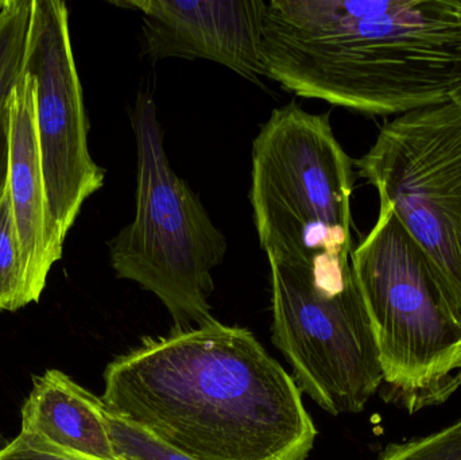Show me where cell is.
<instances>
[{
  "instance_id": "8fae6325",
  "label": "cell",
  "mask_w": 461,
  "mask_h": 460,
  "mask_svg": "<svg viewBox=\"0 0 461 460\" xmlns=\"http://www.w3.org/2000/svg\"><path fill=\"white\" fill-rule=\"evenodd\" d=\"M100 397L57 369L32 378L22 407L21 434L51 453L75 460H121L111 442Z\"/></svg>"
},
{
  "instance_id": "3957f363",
  "label": "cell",
  "mask_w": 461,
  "mask_h": 460,
  "mask_svg": "<svg viewBox=\"0 0 461 460\" xmlns=\"http://www.w3.org/2000/svg\"><path fill=\"white\" fill-rule=\"evenodd\" d=\"M249 202L268 262L316 275L352 273L354 161L330 118L289 103L252 143Z\"/></svg>"
},
{
  "instance_id": "8992f818",
  "label": "cell",
  "mask_w": 461,
  "mask_h": 460,
  "mask_svg": "<svg viewBox=\"0 0 461 460\" xmlns=\"http://www.w3.org/2000/svg\"><path fill=\"white\" fill-rule=\"evenodd\" d=\"M355 165L421 248L461 327V105L395 116Z\"/></svg>"
},
{
  "instance_id": "4fadbf2b",
  "label": "cell",
  "mask_w": 461,
  "mask_h": 460,
  "mask_svg": "<svg viewBox=\"0 0 461 460\" xmlns=\"http://www.w3.org/2000/svg\"><path fill=\"white\" fill-rule=\"evenodd\" d=\"M30 305L23 262L7 184L0 194V311L15 312Z\"/></svg>"
},
{
  "instance_id": "30bf717a",
  "label": "cell",
  "mask_w": 461,
  "mask_h": 460,
  "mask_svg": "<svg viewBox=\"0 0 461 460\" xmlns=\"http://www.w3.org/2000/svg\"><path fill=\"white\" fill-rule=\"evenodd\" d=\"M7 188L30 304L40 302L49 273L62 257L46 199L37 129V83L23 70L8 97Z\"/></svg>"
},
{
  "instance_id": "6da1fadb",
  "label": "cell",
  "mask_w": 461,
  "mask_h": 460,
  "mask_svg": "<svg viewBox=\"0 0 461 460\" xmlns=\"http://www.w3.org/2000/svg\"><path fill=\"white\" fill-rule=\"evenodd\" d=\"M102 401L192 460H306L317 437L294 378L216 319L111 362Z\"/></svg>"
},
{
  "instance_id": "2e32d148",
  "label": "cell",
  "mask_w": 461,
  "mask_h": 460,
  "mask_svg": "<svg viewBox=\"0 0 461 460\" xmlns=\"http://www.w3.org/2000/svg\"><path fill=\"white\" fill-rule=\"evenodd\" d=\"M0 460H75L45 450L19 432L15 439L0 448Z\"/></svg>"
},
{
  "instance_id": "277c9868",
  "label": "cell",
  "mask_w": 461,
  "mask_h": 460,
  "mask_svg": "<svg viewBox=\"0 0 461 460\" xmlns=\"http://www.w3.org/2000/svg\"><path fill=\"white\" fill-rule=\"evenodd\" d=\"M137 143L134 221L108 242L116 277L156 294L175 331L212 320V272L227 253V239L202 200L173 170L157 107L140 94L131 111Z\"/></svg>"
},
{
  "instance_id": "ac0fdd59",
  "label": "cell",
  "mask_w": 461,
  "mask_h": 460,
  "mask_svg": "<svg viewBox=\"0 0 461 460\" xmlns=\"http://www.w3.org/2000/svg\"><path fill=\"white\" fill-rule=\"evenodd\" d=\"M454 2L461 13V0H454ZM451 100L452 102L457 103V104L461 105V81L459 86H457V88L455 89L454 94H452Z\"/></svg>"
},
{
  "instance_id": "e0dca14e",
  "label": "cell",
  "mask_w": 461,
  "mask_h": 460,
  "mask_svg": "<svg viewBox=\"0 0 461 460\" xmlns=\"http://www.w3.org/2000/svg\"><path fill=\"white\" fill-rule=\"evenodd\" d=\"M461 388V350L459 356H457L456 365H455V374L454 378H452L451 383V392L452 394H455V392L457 391V389Z\"/></svg>"
},
{
  "instance_id": "9c48e42d",
  "label": "cell",
  "mask_w": 461,
  "mask_h": 460,
  "mask_svg": "<svg viewBox=\"0 0 461 460\" xmlns=\"http://www.w3.org/2000/svg\"><path fill=\"white\" fill-rule=\"evenodd\" d=\"M116 7L142 14L145 54L151 62L167 59H208L260 84L263 0H123Z\"/></svg>"
},
{
  "instance_id": "5b68a950",
  "label": "cell",
  "mask_w": 461,
  "mask_h": 460,
  "mask_svg": "<svg viewBox=\"0 0 461 460\" xmlns=\"http://www.w3.org/2000/svg\"><path fill=\"white\" fill-rule=\"evenodd\" d=\"M351 267L367 308L384 372V399L409 413L441 405L461 350L429 265L392 208L352 250Z\"/></svg>"
},
{
  "instance_id": "7c38bea8",
  "label": "cell",
  "mask_w": 461,
  "mask_h": 460,
  "mask_svg": "<svg viewBox=\"0 0 461 460\" xmlns=\"http://www.w3.org/2000/svg\"><path fill=\"white\" fill-rule=\"evenodd\" d=\"M32 0H0V194L7 184L8 97L23 73Z\"/></svg>"
},
{
  "instance_id": "7a4b0ae2",
  "label": "cell",
  "mask_w": 461,
  "mask_h": 460,
  "mask_svg": "<svg viewBox=\"0 0 461 460\" xmlns=\"http://www.w3.org/2000/svg\"><path fill=\"white\" fill-rule=\"evenodd\" d=\"M266 77L306 99L367 115L451 100L461 81L454 0H271Z\"/></svg>"
},
{
  "instance_id": "ba28073f",
  "label": "cell",
  "mask_w": 461,
  "mask_h": 460,
  "mask_svg": "<svg viewBox=\"0 0 461 460\" xmlns=\"http://www.w3.org/2000/svg\"><path fill=\"white\" fill-rule=\"evenodd\" d=\"M23 70L37 83V129L46 199L57 240L64 246L84 203L104 185L92 159L88 118L61 0H32Z\"/></svg>"
},
{
  "instance_id": "9a60e30c",
  "label": "cell",
  "mask_w": 461,
  "mask_h": 460,
  "mask_svg": "<svg viewBox=\"0 0 461 460\" xmlns=\"http://www.w3.org/2000/svg\"><path fill=\"white\" fill-rule=\"evenodd\" d=\"M376 460H461V418L427 437L392 443Z\"/></svg>"
},
{
  "instance_id": "5bb4252c",
  "label": "cell",
  "mask_w": 461,
  "mask_h": 460,
  "mask_svg": "<svg viewBox=\"0 0 461 460\" xmlns=\"http://www.w3.org/2000/svg\"><path fill=\"white\" fill-rule=\"evenodd\" d=\"M105 418L111 442L121 460H192L108 410Z\"/></svg>"
},
{
  "instance_id": "52a82bcc",
  "label": "cell",
  "mask_w": 461,
  "mask_h": 460,
  "mask_svg": "<svg viewBox=\"0 0 461 460\" xmlns=\"http://www.w3.org/2000/svg\"><path fill=\"white\" fill-rule=\"evenodd\" d=\"M268 264L273 343L298 388L332 416L362 412L384 372L354 272L335 277Z\"/></svg>"
}]
</instances>
